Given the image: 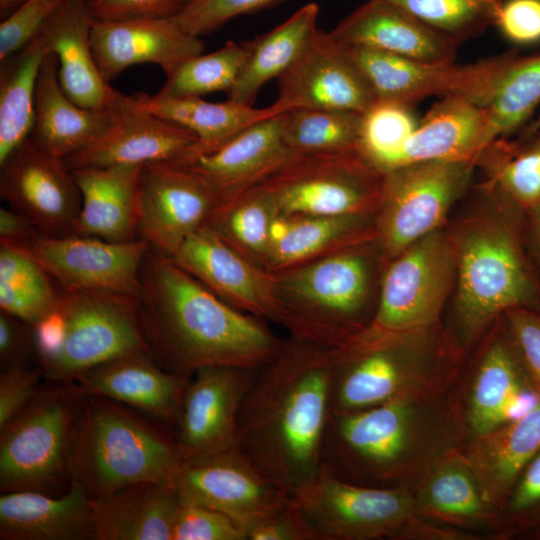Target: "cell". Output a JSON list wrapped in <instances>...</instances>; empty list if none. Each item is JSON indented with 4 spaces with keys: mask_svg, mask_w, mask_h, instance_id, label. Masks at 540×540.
Listing matches in <instances>:
<instances>
[{
    "mask_svg": "<svg viewBox=\"0 0 540 540\" xmlns=\"http://www.w3.org/2000/svg\"><path fill=\"white\" fill-rule=\"evenodd\" d=\"M422 334L375 335L361 331L331 348V411H356L414 398L429 378Z\"/></svg>",
    "mask_w": 540,
    "mask_h": 540,
    "instance_id": "30bf717a",
    "label": "cell"
},
{
    "mask_svg": "<svg viewBox=\"0 0 540 540\" xmlns=\"http://www.w3.org/2000/svg\"><path fill=\"white\" fill-rule=\"evenodd\" d=\"M62 293L28 250L0 242V310L34 326Z\"/></svg>",
    "mask_w": 540,
    "mask_h": 540,
    "instance_id": "ab89813d",
    "label": "cell"
},
{
    "mask_svg": "<svg viewBox=\"0 0 540 540\" xmlns=\"http://www.w3.org/2000/svg\"><path fill=\"white\" fill-rule=\"evenodd\" d=\"M318 15V4L307 3L272 30L245 42L248 57L227 99L253 106L261 88L286 71L316 33Z\"/></svg>",
    "mask_w": 540,
    "mask_h": 540,
    "instance_id": "d590c367",
    "label": "cell"
},
{
    "mask_svg": "<svg viewBox=\"0 0 540 540\" xmlns=\"http://www.w3.org/2000/svg\"><path fill=\"white\" fill-rule=\"evenodd\" d=\"M384 173L359 149L292 155L257 185L271 196L277 216L377 213Z\"/></svg>",
    "mask_w": 540,
    "mask_h": 540,
    "instance_id": "ba28073f",
    "label": "cell"
},
{
    "mask_svg": "<svg viewBox=\"0 0 540 540\" xmlns=\"http://www.w3.org/2000/svg\"><path fill=\"white\" fill-rule=\"evenodd\" d=\"M27 0H0V13L2 19L7 17Z\"/></svg>",
    "mask_w": 540,
    "mask_h": 540,
    "instance_id": "6125c7cd",
    "label": "cell"
},
{
    "mask_svg": "<svg viewBox=\"0 0 540 540\" xmlns=\"http://www.w3.org/2000/svg\"><path fill=\"white\" fill-rule=\"evenodd\" d=\"M36 358L34 328L31 324L0 310V368L30 365Z\"/></svg>",
    "mask_w": 540,
    "mask_h": 540,
    "instance_id": "9f6ffc18",
    "label": "cell"
},
{
    "mask_svg": "<svg viewBox=\"0 0 540 540\" xmlns=\"http://www.w3.org/2000/svg\"><path fill=\"white\" fill-rule=\"evenodd\" d=\"M33 328L36 360L48 381L74 382L101 364L150 352L140 298L134 296L63 291Z\"/></svg>",
    "mask_w": 540,
    "mask_h": 540,
    "instance_id": "8992f818",
    "label": "cell"
},
{
    "mask_svg": "<svg viewBox=\"0 0 540 540\" xmlns=\"http://www.w3.org/2000/svg\"><path fill=\"white\" fill-rule=\"evenodd\" d=\"M256 371L210 366L191 377L176 423L175 440L183 460L236 447L240 408Z\"/></svg>",
    "mask_w": 540,
    "mask_h": 540,
    "instance_id": "ffe728a7",
    "label": "cell"
},
{
    "mask_svg": "<svg viewBox=\"0 0 540 540\" xmlns=\"http://www.w3.org/2000/svg\"><path fill=\"white\" fill-rule=\"evenodd\" d=\"M539 450L540 397L521 416L477 437L466 460L487 502H505L521 471Z\"/></svg>",
    "mask_w": 540,
    "mask_h": 540,
    "instance_id": "e575fe53",
    "label": "cell"
},
{
    "mask_svg": "<svg viewBox=\"0 0 540 540\" xmlns=\"http://www.w3.org/2000/svg\"><path fill=\"white\" fill-rule=\"evenodd\" d=\"M0 197L48 237L73 234L82 202L64 161L30 138L0 162Z\"/></svg>",
    "mask_w": 540,
    "mask_h": 540,
    "instance_id": "2e32d148",
    "label": "cell"
},
{
    "mask_svg": "<svg viewBox=\"0 0 540 540\" xmlns=\"http://www.w3.org/2000/svg\"><path fill=\"white\" fill-rule=\"evenodd\" d=\"M68 2L88 5L92 0H67Z\"/></svg>",
    "mask_w": 540,
    "mask_h": 540,
    "instance_id": "e7e4bbea",
    "label": "cell"
},
{
    "mask_svg": "<svg viewBox=\"0 0 540 540\" xmlns=\"http://www.w3.org/2000/svg\"><path fill=\"white\" fill-rule=\"evenodd\" d=\"M283 120L284 113L266 118L211 148L193 145L167 163L196 174L224 201L263 181L292 155L282 137Z\"/></svg>",
    "mask_w": 540,
    "mask_h": 540,
    "instance_id": "7402d4cb",
    "label": "cell"
},
{
    "mask_svg": "<svg viewBox=\"0 0 540 540\" xmlns=\"http://www.w3.org/2000/svg\"><path fill=\"white\" fill-rule=\"evenodd\" d=\"M42 371L30 365L1 370L0 429L16 417L41 388Z\"/></svg>",
    "mask_w": 540,
    "mask_h": 540,
    "instance_id": "f5cc1de1",
    "label": "cell"
},
{
    "mask_svg": "<svg viewBox=\"0 0 540 540\" xmlns=\"http://www.w3.org/2000/svg\"><path fill=\"white\" fill-rule=\"evenodd\" d=\"M190 379L162 368L150 352H138L92 368L73 383L82 395L108 398L176 425Z\"/></svg>",
    "mask_w": 540,
    "mask_h": 540,
    "instance_id": "d4e9b609",
    "label": "cell"
},
{
    "mask_svg": "<svg viewBox=\"0 0 540 540\" xmlns=\"http://www.w3.org/2000/svg\"><path fill=\"white\" fill-rule=\"evenodd\" d=\"M142 165L71 170L81 193L73 234L111 242L138 239Z\"/></svg>",
    "mask_w": 540,
    "mask_h": 540,
    "instance_id": "f1b7e54d",
    "label": "cell"
},
{
    "mask_svg": "<svg viewBox=\"0 0 540 540\" xmlns=\"http://www.w3.org/2000/svg\"><path fill=\"white\" fill-rule=\"evenodd\" d=\"M504 315L507 332L530 377L540 387V310L515 308Z\"/></svg>",
    "mask_w": 540,
    "mask_h": 540,
    "instance_id": "db71d44e",
    "label": "cell"
},
{
    "mask_svg": "<svg viewBox=\"0 0 540 540\" xmlns=\"http://www.w3.org/2000/svg\"><path fill=\"white\" fill-rule=\"evenodd\" d=\"M1 540H95L93 500L72 478L59 495L21 490L1 493Z\"/></svg>",
    "mask_w": 540,
    "mask_h": 540,
    "instance_id": "4316f807",
    "label": "cell"
},
{
    "mask_svg": "<svg viewBox=\"0 0 540 540\" xmlns=\"http://www.w3.org/2000/svg\"><path fill=\"white\" fill-rule=\"evenodd\" d=\"M540 103V54H518L486 109L494 139L518 130Z\"/></svg>",
    "mask_w": 540,
    "mask_h": 540,
    "instance_id": "ee69618b",
    "label": "cell"
},
{
    "mask_svg": "<svg viewBox=\"0 0 540 540\" xmlns=\"http://www.w3.org/2000/svg\"><path fill=\"white\" fill-rule=\"evenodd\" d=\"M331 379V348L291 336L242 402L236 447L291 498L322 467Z\"/></svg>",
    "mask_w": 540,
    "mask_h": 540,
    "instance_id": "6da1fadb",
    "label": "cell"
},
{
    "mask_svg": "<svg viewBox=\"0 0 540 540\" xmlns=\"http://www.w3.org/2000/svg\"><path fill=\"white\" fill-rule=\"evenodd\" d=\"M140 278L147 341L165 370L186 377L210 366L257 370L278 352L282 341L262 319L223 301L170 257L150 249Z\"/></svg>",
    "mask_w": 540,
    "mask_h": 540,
    "instance_id": "7a4b0ae2",
    "label": "cell"
},
{
    "mask_svg": "<svg viewBox=\"0 0 540 540\" xmlns=\"http://www.w3.org/2000/svg\"><path fill=\"white\" fill-rule=\"evenodd\" d=\"M221 202L196 174L167 162L143 166L138 238L172 257L184 240L203 227Z\"/></svg>",
    "mask_w": 540,
    "mask_h": 540,
    "instance_id": "ac0fdd59",
    "label": "cell"
},
{
    "mask_svg": "<svg viewBox=\"0 0 540 540\" xmlns=\"http://www.w3.org/2000/svg\"><path fill=\"white\" fill-rule=\"evenodd\" d=\"M170 487L179 500L220 512L247 531L291 501L237 447L183 460Z\"/></svg>",
    "mask_w": 540,
    "mask_h": 540,
    "instance_id": "9a60e30c",
    "label": "cell"
},
{
    "mask_svg": "<svg viewBox=\"0 0 540 540\" xmlns=\"http://www.w3.org/2000/svg\"><path fill=\"white\" fill-rule=\"evenodd\" d=\"M494 140L484 106L466 97L447 95L418 123L386 171L419 161L476 162Z\"/></svg>",
    "mask_w": 540,
    "mask_h": 540,
    "instance_id": "83f0119b",
    "label": "cell"
},
{
    "mask_svg": "<svg viewBox=\"0 0 540 540\" xmlns=\"http://www.w3.org/2000/svg\"><path fill=\"white\" fill-rule=\"evenodd\" d=\"M187 2L188 0H92L87 8L93 20L119 21L174 17Z\"/></svg>",
    "mask_w": 540,
    "mask_h": 540,
    "instance_id": "11a10c76",
    "label": "cell"
},
{
    "mask_svg": "<svg viewBox=\"0 0 540 540\" xmlns=\"http://www.w3.org/2000/svg\"><path fill=\"white\" fill-rule=\"evenodd\" d=\"M540 128V116L533 122L531 123L525 130H524V134H529V133H533L535 132L536 130H538Z\"/></svg>",
    "mask_w": 540,
    "mask_h": 540,
    "instance_id": "be15d7a7",
    "label": "cell"
},
{
    "mask_svg": "<svg viewBox=\"0 0 540 540\" xmlns=\"http://www.w3.org/2000/svg\"><path fill=\"white\" fill-rule=\"evenodd\" d=\"M314 540H368L398 536L413 522L417 504L399 487L344 480L323 465L291 498Z\"/></svg>",
    "mask_w": 540,
    "mask_h": 540,
    "instance_id": "4fadbf2b",
    "label": "cell"
},
{
    "mask_svg": "<svg viewBox=\"0 0 540 540\" xmlns=\"http://www.w3.org/2000/svg\"><path fill=\"white\" fill-rule=\"evenodd\" d=\"M417 125L410 106L376 101L362 116L358 149L384 173Z\"/></svg>",
    "mask_w": 540,
    "mask_h": 540,
    "instance_id": "7dc6e473",
    "label": "cell"
},
{
    "mask_svg": "<svg viewBox=\"0 0 540 540\" xmlns=\"http://www.w3.org/2000/svg\"><path fill=\"white\" fill-rule=\"evenodd\" d=\"M376 214L276 216L265 270L277 273L347 246L377 238Z\"/></svg>",
    "mask_w": 540,
    "mask_h": 540,
    "instance_id": "d6a6232c",
    "label": "cell"
},
{
    "mask_svg": "<svg viewBox=\"0 0 540 540\" xmlns=\"http://www.w3.org/2000/svg\"><path fill=\"white\" fill-rule=\"evenodd\" d=\"M455 280L453 240L438 229L387 264L373 318L362 331L375 335L424 333L438 321Z\"/></svg>",
    "mask_w": 540,
    "mask_h": 540,
    "instance_id": "7c38bea8",
    "label": "cell"
},
{
    "mask_svg": "<svg viewBox=\"0 0 540 540\" xmlns=\"http://www.w3.org/2000/svg\"><path fill=\"white\" fill-rule=\"evenodd\" d=\"M110 123L108 108H83L65 94L58 80L57 57L50 51L37 80L34 123L29 138L42 150L64 160L95 142Z\"/></svg>",
    "mask_w": 540,
    "mask_h": 540,
    "instance_id": "4dcf8cb0",
    "label": "cell"
},
{
    "mask_svg": "<svg viewBox=\"0 0 540 540\" xmlns=\"http://www.w3.org/2000/svg\"><path fill=\"white\" fill-rule=\"evenodd\" d=\"M276 216L269 193L262 186L255 185L221 201L204 226L239 254L265 270L271 226Z\"/></svg>",
    "mask_w": 540,
    "mask_h": 540,
    "instance_id": "f35d334b",
    "label": "cell"
},
{
    "mask_svg": "<svg viewBox=\"0 0 540 540\" xmlns=\"http://www.w3.org/2000/svg\"><path fill=\"white\" fill-rule=\"evenodd\" d=\"M525 213L528 249L540 276V204Z\"/></svg>",
    "mask_w": 540,
    "mask_h": 540,
    "instance_id": "94428289",
    "label": "cell"
},
{
    "mask_svg": "<svg viewBox=\"0 0 540 540\" xmlns=\"http://www.w3.org/2000/svg\"><path fill=\"white\" fill-rule=\"evenodd\" d=\"M423 503L431 513L456 523L482 519L488 504L467 460L455 458L433 468L423 490Z\"/></svg>",
    "mask_w": 540,
    "mask_h": 540,
    "instance_id": "f6af8a7d",
    "label": "cell"
},
{
    "mask_svg": "<svg viewBox=\"0 0 540 540\" xmlns=\"http://www.w3.org/2000/svg\"><path fill=\"white\" fill-rule=\"evenodd\" d=\"M477 164L489 172V182L525 212L540 204V128L515 141L494 140Z\"/></svg>",
    "mask_w": 540,
    "mask_h": 540,
    "instance_id": "60d3db41",
    "label": "cell"
},
{
    "mask_svg": "<svg viewBox=\"0 0 540 540\" xmlns=\"http://www.w3.org/2000/svg\"><path fill=\"white\" fill-rule=\"evenodd\" d=\"M180 500L173 489L139 482L93 500L95 540H172Z\"/></svg>",
    "mask_w": 540,
    "mask_h": 540,
    "instance_id": "836d02e7",
    "label": "cell"
},
{
    "mask_svg": "<svg viewBox=\"0 0 540 540\" xmlns=\"http://www.w3.org/2000/svg\"><path fill=\"white\" fill-rule=\"evenodd\" d=\"M414 398H401L356 411H331L322 465L336 476L377 486L397 478L416 436Z\"/></svg>",
    "mask_w": 540,
    "mask_h": 540,
    "instance_id": "9c48e42d",
    "label": "cell"
},
{
    "mask_svg": "<svg viewBox=\"0 0 540 540\" xmlns=\"http://www.w3.org/2000/svg\"><path fill=\"white\" fill-rule=\"evenodd\" d=\"M505 504L511 532L540 536V450L521 471Z\"/></svg>",
    "mask_w": 540,
    "mask_h": 540,
    "instance_id": "816d5d0a",
    "label": "cell"
},
{
    "mask_svg": "<svg viewBox=\"0 0 540 540\" xmlns=\"http://www.w3.org/2000/svg\"><path fill=\"white\" fill-rule=\"evenodd\" d=\"M42 236L27 217L11 208H0V242L27 250Z\"/></svg>",
    "mask_w": 540,
    "mask_h": 540,
    "instance_id": "91938a15",
    "label": "cell"
},
{
    "mask_svg": "<svg viewBox=\"0 0 540 540\" xmlns=\"http://www.w3.org/2000/svg\"><path fill=\"white\" fill-rule=\"evenodd\" d=\"M49 52L41 31L27 46L1 62L0 162L32 132L37 80Z\"/></svg>",
    "mask_w": 540,
    "mask_h": 540,
    "instance_id": "74e56055",
    "label": "cell"
},
{
    "mask_svg": "<svg viewBox=\"0 0 540 540\" xmlns=\"http://www.w3.org/2000/svg\"><path fill=\"white\" fill-rule=\"evenodd\" d=\"M248 57L245 42L228 40L218 50L193 56L166 75L157 94L172 98L201 97L217 91L228 93Z\"/></svg>",
    "mask_w": 540,
    "mask_h": 540,
    "instance_id": "7bdbcfd3",
    "label": "cell"
},
{
    "mask_svg": "<svg viewBox=\"0 0 540 540\" xmlns=\"http://www.w3.org/2000/svg\"><path fill=\"white\" fill-rule=\"evenodd\" d=\"M281 0H188L174 16L188 33L200 37L212 33L234 17L256 12Z\"/></svg>",
    "mask_w": 540,
    "mask_h": 540,
    "instance_id": "c3c4849f",
    "label": "cell"
},
{
    "mask_svg": "<svg viewBox=\"0 0 540 540\" xmlns=\"http://www.w3.org/2000/svg\"><path fill=\"white\" fill-rule=\"evenodd\" d=\"M456 254V309L476 334L515 308L540 310V276L526 237V213L507 197L503 213L469 221L452 238Z\"/></svg>",
    "mask_w": 540,
    "mask_h": 540,
    "instance_id": "3957f363",
    "label": "cell"
},
{
    "mask_svg": "<svg viewBox=\"0 0 540 540\" xmlns=\"http://www.w3.org/2000/svg\"><path fill=\"white\" fill-rule=\"evenodd\" d=\"M363 114L330 109L297 108L284 113L282 137L298 153L358 149Z\"/></svg>",
    "mask_w": 540,
    "mask_h": 540,
    "instance_id": "b9f144b4",
    "label": "cell"
},
{
    "mask_svg": "<svg viewBox=\"0 0 540 540\" xmlns=\"http://www.w3.org/2000/svg\"><path fill=\"white\" fill-rule=\"evenodd\" d=\"M107 108L109 127L95 142L63 160L70 170L170 162L198 141L189 129L144 109L134 95L115 89Z\"/></svg>",
    "mask_w": 540,
    "mask_h": 540,
    "instance_id": "44dd1931",
    "label": "cell"
},
{
    "mask_svg": "<svg viewBox=\"0 0 540 540\" xmlns=\"http://www.w3.org/2000/svg\"><path fill=\"white\" fill-rule=\"evenodd\" d=\"M134 97L144 109L192 131L198 138L194 144L197 148L217 146L254 123L287 112L275 102L255 108L228 99L211 103L201 97L172 98L146 93Z\"/></svg>",
    "mask_w": 540,
    "mask_h": 540,
    "instance_id": "8d00e7d4",
    "label": "cell"
},
{
    "mask_svg": "<svg viewBox=\"0 0 540 540\" xmlns=\"http://www.w3.org/2000/svg\"><path fill=\"white\" fill-rule=\"evenodd\" d=\"M459 46L496 26L504 0H386Z\"/></svg>",
    "mask_w": 540,
    "mask_h": 540,
    "instance_id": "bcb514c9",
    "label": "cell"
},
{
    "mask_svg": "<svg viewBox=\"0 0 540 540\" xmlns=\"http://www.w3.org/2000/svg\"><path fill=\"white\" fill-rule=\"evenodd\" d=\"M496 26L510 41L533 44L540 41V0H507Z\"/></svg>",
    "mask_w": 540,
    "mask_h": 540,
    "instance_id": "6f0895ef",
    "label": "cell"
},
{
    "mask_svg": "<svg viewBox=\"0 0 540 540\" xmlns=\"http://www.w3.org/2000/svg\"><path fill=\"white\" fill-rule=\"evenodd\" d=\"M83 396L73 382L49 381L0 429L1 493L32 490L59 495L67 490Z\"/></svg>",
    "mask_w": 540,
    "mask_h": 540,
    "instance_id": "52a82bcc",
    "label": "cell"
},
{
    "mask_svg": "<svg viewBox=\"0 0 540 540\" xmlns=\"http://www.w3.org/2000/svg\"><path fill=\"white\" fill-rule=\"evenodd\" d=\"M539 397L540 387L508 334L496 340L480 362L470 397L471 429L477 437L485 435L524 414Z\"/></svg>",
    "mask_w": 540,
    "mask_h": 540,
    "instance_id": "f546056e",
    "label": "cell"
},
{
    "mask_svg": "<svg viewBox=\"0 0 540 540\" xmlns=\"http://www.w3.org/2000/svg\"><path fill=\"white\" fill-rule=\"evenodd\" d=\"M92 17L87 5L66 1L42 32L58 60V80L77 105L107 109L115 89L102 76L91 45Z\"/></svg>",
    "mask_w": 540,
    "mask_h": 540,
    "instance_id": "1f68e13d",
    "label": "cell"
},
{
    "mask_svg": "<svg viewBox=\"0 0 540 540\" xmlns=\"http://www.w3.org/2000/svg\"><path fill=\"white\" fill-rule=\"evenodd\" d=\"M67 0H27L2 19L0 62L27 46Z\"/></svg>",
    "mask_w": 540,
    "mask_h": 540,
    "instance_id": "681fc988",
    "label": "cell"
},
{
    "mask_svg": "<svg viewBox=\"0 0 540 540\" xmlns=\"http://www.w3.org/2000/svg\"><path fill=\"white\" fill-rule=\"evenodd\" d=\"M344 46L366 78L376 101L408 106L430 96L447 95L466 97L485 106L519 54L510 50L460 65L423 62L376 49Z\"/></svg>",
    "mask_w": 540,
    "mask_h": 540,
    "instance_id": "5bb4252c",
    "label": "cell"
},
{
    "mask_svg": "<svg viewBox=\"0 0 540 540\" xmlns=\"http://www.w3.org/2000/svg\"><path fill=\"white\" fill-rule=\"evenodd\" d=\"M182 461L176 440L154 425L116 401L83 396L71 467L92 500L139 482L170 486Z\"/></svg>",
    "mask_w": 540,
    "mask_h": 540,
    "instance_id": "5b68a950",
    "label": "cell"
},
{
    "mask_svg": "<svg viewBox=\"0 0 540 540\" xmlns=\"http://www.w3.org/2000/svg\"><path fill=\"white\" fill-rule=\"evenodd\" d=\"M247 540H314V537L291 500L248 529Z\"/></svg>",
    "mask_w": 540,
    "mask_h": 540,
    "instance_id": "680465c9",
    "label": "cell"
},
{
    "mask_svg": "<svg viewBox=\"0 0 540 540\" xmlns=\"http://www.w3.org/2000/svg\"><path fill=\"white\" fill-rule=\"evenodd\" d=\"M172 540H247V530L220 512L180 500Z\"/></svg>",
    "mask_w": 540,
    "mask_h": 540,
    "instance_id": "f907efd6",
    "label": "cell"
},
{
    "mask_svg": "<svg viewBox=\"0 0 540 540\" xmlns=\"http://www.w3.org/2000/svg\"><path fill=\"white\" fill-rule=\"evenodd\" d=\"M476 162L430 160L384 172L375 217L377 242L387 264L410 245L440 229L467 188Z\"/></svg>",
    "mask_w": 540,
    "mask_h": 540,
    "instance_id": "8fae6325",
    "label": "cell"
},
{
    "mask_svg": "<svg viewBox=\"0 0 540 540\" xmlns=\"http://www.w3.org/2000/svg\"><path fill=\"white\" fill-rule=\"evenodd\" d=\"M91 45L99 70L110 82L130 66L157 64L166 75L203 53L200 37L186 32L174 17L91 23Z\"/></svg>",
    "mask_w": 540,
    "mask_h": 540,
    "instance_id": "cb8c5ba5",
    "label": "cell"
},
{
    "mask_svg": "<svg viewBox=\"0 0 540 540\" xmlns=\"http://www.w3.org/2000/svg\"><path fill=\"white\" fill-rule=\"evenodd\" d=\"M151 249L143 239L42 236L27 250L63 291L93 290L140 298L141 266Z\"/></svg>",
    "mask_w": 540,
    "mask_h": 540,
    "instance_id": "e0dca14e",
    "label": "cell"
},
{
    "mask_svg": "<svg viewBox=\"0 0 540 540\" xmlns=\"http://www.w3.org/2000/svg\"><path fill=\"white\" fill-rule=\"evenodd\" d=\"M356 243L271 273L275 322L291 336L336 347L364 330L373 289L370 246Z\"/></svg>",
    "mask_w": 540,
    "mask_h": 540,
    "instance_id": "277c9868",
    "label": "cell"
},
{
    "mask_svg": "<svg viewBox=\"0 0 540 540\" xmlns=\"http://www.w3.org/2000/svg\"><path fill=\"white\" fill-rule=\"evenodd\" d=\"M346 46H359L423 62L453 63L459 45L401 7L368 0L329 31Z\"/></svg>",
    "mask_w": 540,
    "mask_h": 540,
    "instance_id": "484cf974",
    "label": "cell"
},
{
    "mask_svg": "<svg viewBox=\"0 0 540 540\" xmlns=\"http://www.w3.org/2000/svg\"><path fill=\"white\" fill-rule=\"evenodd\" d=\"M277 79L279 93L275 103L286 111L314 108L364 114L376 102L346 47L330 32L319 29Z\"/></svg>",
    "mask_w": 540,
    "mask_h": 540,
    "instance_id": "d6986e66",
    "label": "cell"
},
{
    "mask_svg": "<svg viewBox=\"0 0 540 540\" xmlns=\"http://www.w3.org/2000/svg\"><path fill=\"white\" fill-rule=\"evenodd\" d=\"M170 258L234 308L275 321L272 274L206 226L190 234Z\"/></svg>",
    "mask_w": 540,
    "mask_h": 540,
    "instance_id": "603a6c76",
    "label": "cell"
}]
</instances>
